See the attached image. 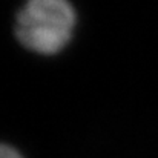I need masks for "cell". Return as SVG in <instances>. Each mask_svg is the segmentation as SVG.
Instances as JSON below:
<instances>
[{
	"label": "cell",
	"instance_id": "cell-1",
	"mask_svg": "<svg viewBox=\"0 0 158 158\" xmlns=\"http://www.w3.org/2000/svg\"><path fill=\"white\" fill-rule=\"evenodd\" d=\"M77 25V9L71 0H25L14 15L12 31L25 51L48 58L68 49Z\"/></svg>",
	"mask_w": 158,
	"mask_h": 158
},
{
	"label": "cell",
	"instance_id": "cell-2",
	"mask_svg": "<svg viewBox=\"0 0 158 158\" xmlns=\"http://www.w3.org/2000/svg\"><path fill=\"white\" fill-rule=\"evenodd\" d=\"M0 158H25L20 149L11 143H2L0 146Z\"/></svg>",
	"mask_w": 158,
	"mask_h": 158
}]
</instances>
